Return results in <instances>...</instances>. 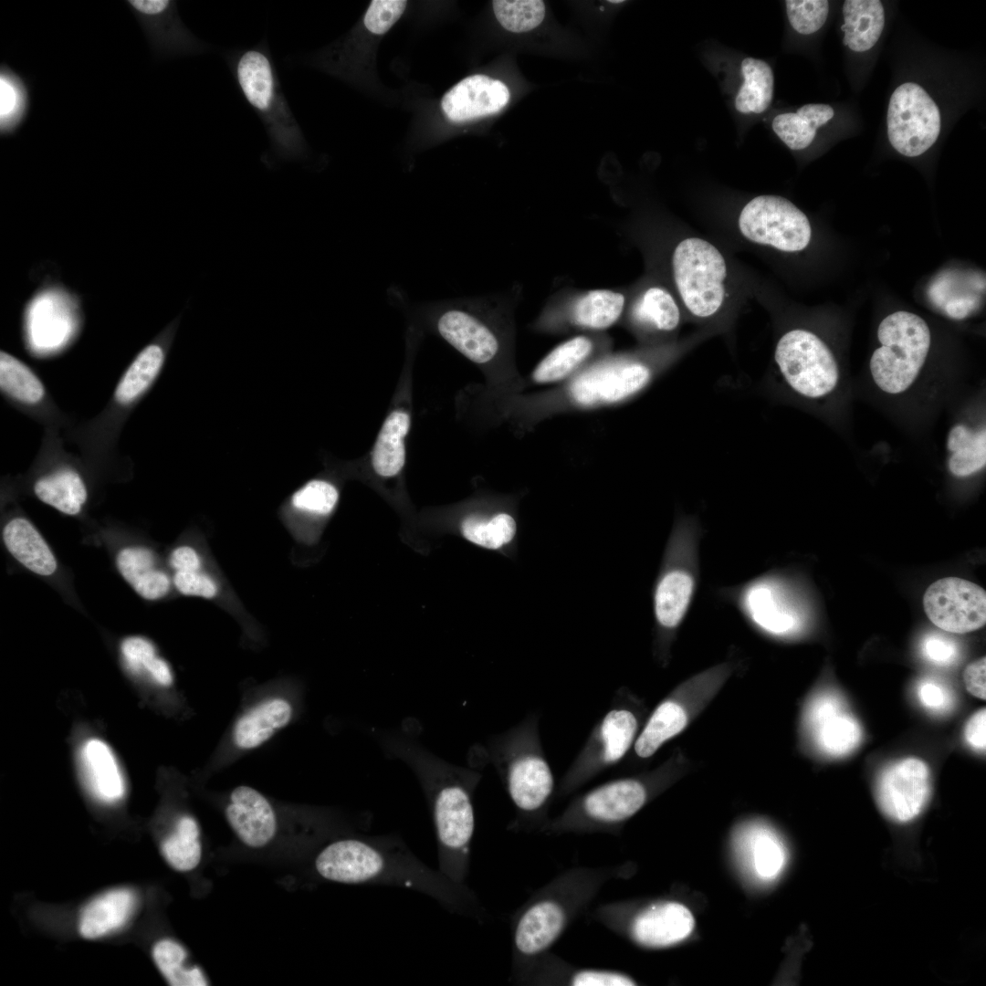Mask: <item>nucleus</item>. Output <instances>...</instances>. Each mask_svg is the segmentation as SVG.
I'll list each match as a JSON object with an SVG mask.
<instances>
[{
	"label": "nucleus",
	"mask_w": 986,
	"mask_h": 986,
	"mask_svg": "<svg viewBox=\"0 0 986 986\" xmlns=\"http://www.w3.org/2000/svg\"><path fill=\"white\" fill-rule=\"evenodd\" d=\"M116 563L125 581L142 598L159 600L169 593L171 580L167 573L155 568V556L151 550L124 548L118 553Z\"/></svg>",
	"instance_id": "29"
},
{
	"label": "nucleus",
	"mask_w": 986,
	"mask_h": 986,
	"mask_svg": "<svg viewBox=\"0 0 986 986\" xmlns=\"http://www.w3.org/2000/svg\"><path fill=\"white\" fill-rule=\"evenodd\" d=\"M984 293V276L955 269L938 275L928 289L931 303L954 320H963L978 310Z\"/></svg>",
	"instance_id": "24"
},
{
	"label": "nucleus",
	"mask_w": 986,
	"mask_h": 986,
	"mask_svg": "<svg viewBox=\"0 0 986 986\" xmlns=\"http://www.w3.org/2000/svg\"><path fill=\"white\" fill-rule=\"evenodd\" d=\"M672 270L677 292L693 317L707 320L719 313L725 300L727 267L714 245L699 237L680 241L672 255Z\"/></svg>",
	"instance_id": "9"
},
{
	"label": "nucleus",
	"mask_w": 986,
	"mask_h": 986,
	"mask_svg": "<svg viewBox=\"0 0 986 986\" xmlns=\"http://www.w3.org/2000/svg\"><path fill=\"white\" fill-rule=\"evenodd\" d=\"M593 349V341L582 335L561 342L537 364L532 380L546 384L565 379L589 357Z\"/></svg>",
	"instance_id": "37"
},
{
	"label": "nucleus",
	"mask_w": 986,
	"mask_h": 986,
	"mask_svg": "<svg viewBox=\"0 0 986 986\" xmlns=\"http://www.w3.org/2000/svg\"><path fill=\"white\" fill-rule=\"evenodd\" d=\"M292 716L293 707L288 699L266 698L239 717L233 729V741L240 750L256 749L286 727Z\"/></svg>",
	"instance_id": "25"
},
{
	"label": "nucleus",
	"mask_w": 986,
	"mask_h": 986,
	"mask_svg": "<svg viewBox=\"0 0 986 986\" xmlns=\"http://www.w3.org/2000/svg\"><path fill=\"white\" fill-rule=\"evenodd\" d=\"M653 368L638 360H622L594 366L572 383L570 394L582 407H597L625 401L645 389Z\"/></svg>",
	"instance_id": "16"
},
{
	"label": "nucleus",
	"mask_w": 986,
	"mask_h": 986,
	"mask_svg": "<svg viewBox=\"0 0 986 986\" xmlns=\"http://www.w3.org/2000/svg\"><path fill=\"white\" fill-rule=\"evenodd\" d=\"M922 652L930 662L939 666H949L958 658L957 644L941 634H929L923 639Z\"/></svg>",
	"instance_id": "55"
},
{
	"label": "nucleus",
	"mask_w": 986,
	"mask_h": 986,
	"mask_svg": "<svg viewBox=\"0 0 986 986\" xmlns=\"http://www.w3.org/2000/svg\"><path fill=\"white\" fill-rule=\"evenodd\" d=\"M411 426V414L402 405L385 417L370 454L372 470L381 477L399 475L406 461L405 439Z\"/></svg>",
	"instance_id": "27"
},
{
	"label": "nucleus",
	"mask_w": 986,
	"mask_h": 986,
	"mask_svg": "<svg viewBox=\"0 0 986 986\" xmlns=\"http://www.w3.org/2000/svg\"><path fill=\"white\" fill-rule=\"evenodd\" d=\"M637 729V717L631 709L623 707L611 708L594 727L583 749L565 773L560 792H572L619 761L630 749Z\"/></svg>",
	"instance_id": "13"
},
{
	"label": "nucleus",
	"mask_w": 986,
	"mask_h": 986,
	"mask_svg": "<svg viewBox=\"0 0 986 986\" xmlns=\"http://www.w3.org/2000/svg\"><path fill=\"white\" fill-rule=\"evenodd\" d=\"M572 986H632L635 982L629 976L621 972L582 969L572 971L565 981Z\"/></svg>",
	"instance_id": "54"
},
{
	"label": "nucleus",
	"mask_w": 986,
	"mask_h": 986,
	"mask_svg": "<svg viewBox=\"0 0 986 986\" xmlns=\"http://www.w3.org/2000/svg\"><path fill=\"white\" fill-rule=\"evenodd\" d=\"M199 837L200 829L195 819L190 815L182 816L177 821L174 831L161 844V851L166 862L180 872L195 868L202 855Z\"/></svg>",
	"instance_id": "42"
},
{
	"label": "nucleus",
	"mask_w": 986,
	"mask_h": 986,
	"mask_svg": "<svg viewBox=\"0 0 986 986\" xmlns=\"http://www.w3.org/2000/svg\"><path fill=\"white\" fill-rule=\"evenodd\" d=\"M407 5L405 0H373L363 17L365 28L375 35L386 33L401 17Z\"/></svg>",
	"instance_id": "51"
},
{
	"label": "nucleus",
	"mask_w": 986,
	"mask_h": 986,
	"mask_svg": "<svg viewBox=\"0 0 986 986\" xmlns=\"http://www.w3.org/2000/svg\"><path fill=\"white\" fill-rule=\"evenodd\" d=\"M491 760L516 808L511 829H520L540 815L553 789L551 770L540 747L532 723L524 722L497 736L489 745Z\"/></svg>",
	"instance_id": "5"
},
{
	"label": "nucleus",
	"mask_w": 986,
	"mask_h": 986,
	"mask_svg": "<svg viewBox=\"0 0 986 986\" xmlns=\"http://www.w3.org/2000/svg\"><path fill=\"white\" fill-rule=\"evenodd\" d=\"M78 764L83 783L89 794L103 804H114L123 799L126 781L111 748L101 739L89 738L78 751Z\"/></svg>",
	"instance_id": "21"
},
{
	"label": "nucleus",
	"mask_w": 986,
	"mask_h": 986,
	"mask_svg": "<svg viewBox=\"0 0 986 986\" xmlns=\"http://www.w3.org/2000/svg\"><path fill=\"white\" fill-rule=\"evenodd\" d=\"M26 79L5 63L0 67V134L13 135L25 121L30 105Z\"/></svg>",
	"instance_id": "39"
},
{
	"label": "nucleus",
	"mask_w": 986,
	"mask_h": 986,
	"mask_svg": "<svg viewBox=\"0 0 986 986\" xmlns=\"http://www.w3.org/2000/svg\"><path fill=\"white\" fill-rule=\"evenodd\" d=\"M384 753L405 763L416 776L435 832L438 870L466 885L475 830L473 794L481 774L449 763L400 730L376 734Z\"/></svg>",
	"instance_id": "2"
},
{
	"label": "nucleus",
	"mask_w": 986,
	"mask_h": 986,
	"mask_svg": "<svg viewBox=\"0 0 986 986\" xmlns=\"http://www.w3.org/2000/svg\"><path fill=\"white\" fill-rule=\"evenodd\" d=\"M624 296L609 289H594L582 296L572 308L575 324L592 330L609 328L620 318Z\"/></svg>",
	"instance_id": "41"
},
{
	"label": "nucleus",
	"mask_w": 986,
	"mask_h": 986,
	"mask_svg": "<svg viewBox=\"0 0 986 986\" xmlns=\"http://www.w3.org/2000/svg\"><path fill=\"white\" fill-rule=\"evenodd\" d=\"M834 109L826 104H805L796 112L781 113L772 120L775 134L790 149L797 151L807 148L813 141L816 131L834 117Z\"/></svg>",
	"instance_id": "31"
},
{
	"label": "nucleus",
	"mask_w": 986,
	"mask_h": 986,
	"mask_svg": "<svg viewBox=\"0 0 986 986\" xmlns=\"http://www.w3.org/2000/svg\"><path fill=\"white\" fill-rule=\"evenodd\" d=\"M475 302L444 299L414 306L418 320L467 359L478 365L493 363L502 349L495 328Z\"/></svg>",
	"instance_id": "10"
},
{
	"label": "nucleus",
	"mask_w": 986,
	"mask_h": 986,
	"mask_svg": "<svg viewBox=\"0 0 986 986\" xmlns=\"http://www.w3.org/2000/svg\"><path fill=\"white\" fill-rule=\"evenodd\" d=\"M127 668L133 674L145 675L161 687H170L173 676L169 664L157 655L154 645L141 636H131L121 645Z\"/></svg>",
	"instance_id": "46"
},
{
	"label": "nucleus",
	"mask_w": 986,
	"mask_h": 986,
	"mask_svg": "<svg viewBox=\"0 0 986 986\" xmlns=\"http://www.w3.org/2000/svg\"><path fill=\"white\" fill-rule=\"evenodd\" d=\"M985 676L986 659L984 656L968 665L963 672L967 690L981 699L986 698Z\"/></svg>",
	"instance_id": "56"
},
{
	"label": "nucleus",
	"mask_w": 986,
	"mask_h": 986,
	"mask_svg": "<svg viewBox=\"0 0 986 986\" xmlns=\"http://www.w3.org/2000/svg\"><path fill=\"white\" fill-rule=\"evenodd\" d=\"M807 725L818 747L826 754L844 756L861 740L856 719L846 709L841 697L826 692L817 696L807 710Z\"/></svg>",
	"instance_id": "19"
},
{
	"label": "nucleus",
	"mask_w": 986,
	"mask_h": 986,
	"mask_svg": "<svg viewBox=\"0 0 986 986\" xmlns=\"http://www.w3.org/2000/svg\"><path fill=\"white\" fill-rule=\"evenodd\" d=\"M687 722L684 708L672 699L660 703L654 710L635 742V752L641 759L653 756L668 740L680 733Z\"/></svg>",
	"instance_id": "34"
},
{
	"label": "nucleus",
	"mask_w": 986,
	"mask_h": 986,
	"mask_svg": "<svg viewBox=\"0 0 986 986\" xmlns=\"http://www.w3.org/2000/svg\"><path fill=\"white\" fill-rule=\"evenodd\" d=\"M314 867L325 880L404 887L432 897L450 913L484 918L483 907L467 885L430 868L393 834L337 839L321 849Z\"/></svg>",
	"instance_id": "1"
},
{
	"label": "nucleus",
	"mask_w": 986,
	"mask_h": 986,
	"mask_svg": "<svg viewBox=\"0 0 986 986\" xmlns=\"http://www.w3.org/2000/svg\"><path fill=\"white\" fill-rule=\"evenodd\" d=\"M701 529L693 517L677 521L655 583L653 609L664 632L676 630L694 600L699 578L698 543Z\"/></svg>",
	"instance_id": "6"
},
{
	"label": "nucleus",
	"mask_w": 986,
	"mask_h": 986,
	"mask_svg": "<svg viewBox=\"0 0 986 986\" xmlns=\"http://www.w3.org/2000/svg\"><path fill=\"white\" fill-rule=\"evenodd\" d=\"M3 539L11 555L31 572L49 576L57 570L56 558L40 533L24 518L11 519Z\"/></svg>",
	"instance_id": "28"
},
{
	"label": "nucleus",
	"mask_w": 986,
	"mask_h": 986,
	"mask_svg": "<svg viewBox=\"0 0 986 986\" xmlns=\"http://www.w3.org/2000/svg\"><path fill=\"white\" fill-rule=\"evenodd\" d=\"M877 338L881 346L870 359V372L875 383L885 393L905 392L918 375L930 347V330L917 314L897 311L879 324Z\"/></svg>",
	"instance_id": "7"
},
{
	"label": "nucleus",
	"mask_w": 986,
	"mask_h": 986,
	"mask_svg": "<svg viewBox=\"0 0 986 986\" xmlns=\"http://www.w3.org/2000/svg\"><path fill=\"white\" fill-rule=\"evenodd\" d=\"M0 386L15 399L28 404L39 403L45 388L34 372L5 351L0 353Z\"/></svg>",
	"instance_id": "47"
},
{
	"label": "nucleus",
	"mask_w": 986,
	"mask_h": 986,
	"mask_svg": "<svg viewBox=\"0 0 986 986\" xmlns=\"http://www.w3.org/2000/svg\"><path fill=\"white\" fill-rule=\"evenodd\" d=\"M227 64L236 86L263 122L276 157L299 160L305 139L281 89L266 41L231 51Z\"/></svg>",
	"instance_id": "4"
},
{
	"label": "nucleus",
	"mask_w": 986,
	"mask_h": 986,
	"mask_svg": "<svg viewBox=\"0 0 986 986\" xmlns=\"http://www.w3.org/2000/svg\"><path fill=\"white\" fill-rule=\"evenodd\" d=\"M125 3L140 22L156 54L163 57L184 56L199 54L207 48L183 24L176 2L129 0Z\"/></svg>",
	"instance_id": "18"
},
{
	"label": "nucleus",
	"mask_w": 986,
	"mask_h": 986,
	"mask_svg": "<svg viewBox=\"0 0 986 986\" xmlns=\"http://www.w3.org/2000/svg\"><path fill=\"white\" fill-rule=\"evenodd\" d=\"M739 228L748 240L784 252H797L810 243V222L790 200L772 194L751 199L741 210Z\"/></svg>",
	"instance_id": "12"
},
{
	"label": "nucleus",
	"mask_w": 986,
	"mask_h": 986,
	"mask_svg": "<svg viewBox=\"0 0 986 986\" xmlns=\"http://www.w3.org/2000/svg\"><path fill=\"white\" fill-rule=\"evenodd\" d=\"M340 490L330 480L314 477L299 487L288 498L284 511L297 519H318L329 517L336 509Z\"/></svg>",
	"instance_id": "33"
},
{
	"label": "nucleus",
	"mask_w": 986,
	"mask_h": 986,
	"mask_svg": "<svg viewBox=\"0 0 986 986\" xmlns=\"http://www.w3.org/2000/svg\"><path fill=\"white\" fill-rule=\"evenodd\" d=\"M843 14L844 44L855 52L872 48L885 26L882 3L878 0H846Z\"/></svg>",
	"instance_id": "30"
},
{
	"label": "nucleus",
	"mask_w": 986,
	"mask_h": 986,
	"mask_svg": "<svg viewBox=\"0 0 986 986\" xmlns=\"http://www.w3.org/2000/svg\"><path fill=\"white\" fill-rule=\"evenodd\" d=\"M743 82L735 97V108L742 114L765 111L773 97L774 75L764 60L751 57L741 61Z\"/></svg>",
	"instance_id": "32"
},
{
	"label": "nucleus",
	"mask_w": 986,
	"mask_h": 986,
	"mask_svg": "<svg viewBox=\"0 0 986 986\" xmlns=\"http://www.w3.org/2000/svg\"><path fill=\"white\" fill-rule=\"evenodd\" d=\"M774 361L782 380L797 394L811 400L831 393L839 372L834 356L815 333L804 329L785 332L778 341Z\"/></svg>",
	"instance_id": "11"
},
{
	"label": "nucleus",
	"mask_w": 986,
	"mask_h": 986,
	"mask_svg": "<svg viewBox=\"0 0 986 986\" xmlns=\"http://www.w3.org/2000/svg\"><path fill=\"white\" fill-rule=\"evenodd\" d=\"M923 607L931 623L949 633L972 632L986 623L985 590L959 577L931 583L923 595Z\"/></svg>",
	"instance_id": "15"
},
{
	"label": "nucleus",
	"mask_w": 986,
	"mask_h": 986,
	"mask_svg": "<svg viewBox=\"0 0 986 986\" xmlns=\"http://www.w3.org/2000/svg\"><path fill=\"white\" fill-rule=\"evenodd\" d=\"M917 696L920 703L934 713H946L954 704V695L946 684L925 678L917 687Z\"/></svg>",
	"instance_id": "53"
},
{
	"label": "nucleus",
	"mask_w": 986,
	"mask_h": 986,
	"mask_svg": "<svg viewBox=\"0 0 986 986\" xmlns=\"http://www.w3.org/2000/svg\"><path fill=\"white\" fill-rule=\"evenodd\" d=\"M633 317L639 324L664 332L675 330L680 322L676 300L660 287H651L642 294L634 306Z\"/></svg>",
	"instance_id": "45"
},
{
	"label": "nucleus",
	"mask_w": 986,
	"mask_h": 986,
	"mask_svg": "<svg viewBox=\"0 0 986 986\" xmlns=\"http://www.w3.org/2000/svg\"><path fill=\"white\" fill-rule=\"evenodd\" d=\"M947 448L951 452L948 465L956 477H964L982 469L986 464V430L973 431L957 425L949 433Z\"/></svg>",
	"instance_id": "38"
},
{
	"label": "nucleus",
	"mask_w": 986,
	"mask_h": 986,
	"mask_svg": "<svg viewBox=\"0 0 986 986\" xmlns=\"http://www.w3.org/2000/svg\"><path fill=\"white\" fill-rule=\"evenodd\" d=\"M757 630L774 637L799 634L806 624V604L782 576L767 572L721 592Z\"/></svg>",
	"instance_id": "8"
},
{
	"label": "nucleus",
	"mask_w": 986,
	"mask_h": 986,
	"mask_svg": "<svg viewBox=\"0 0 986 986\" xmlns=\"http://www.w3.org/2000/svg\"><path fill=\"white\" fill-rule=\"evenodd\" d=\"M55 295L46 294L38 298L32 305L30 312L31 334L35 341L43 345H53L61 339L67 325V315Z\"/></svg>",
	"instance_id": "48"
},
{
	"label": "nucleus",
	"mask_w": 986,
	"mask_h": 986,
	"mask_svg": "<svg viewBox=\"0 0 986 986\" xmlns=\"http://www.w3.org/2000/svg\"><path fill=\"white\" fill-rule=\"evenodd\" d=\"M226 816L238 838L249 847L266 845L276 834L277 819L270 802L249 786L241 785L233 790Z\"/></svg>",
	"instance_id": "23"
},
{
	"label": "nucleus",
	"mask_w": 986,
	"mask_h": 986,
	"mask_svg": "<svg viewBox=\"0 0 986 986\" xmlns=\"http://www.w3.org/2000/svg\"><path fill=\"white\" fill-rule=\"evenodd\" d=\"M164 360L163 346L152 343L145 347L120 380L114 393L116 401L127 404L140 396L155 380Z\"/></svg>",
	"instance_id": "40"
},
{
	"label": "nucleus",
	"mask_w": 986,
	"mask_h": 986,
	"mask_svg": "<svg viewBox=\"0 0 986 986\" xmlns=\"http://www.w3.org/2000/svg\"><path fill=\"white\" fill-rule=\"evenodd\" d=\"M986 711L982 708L976 712L968 721L965 728V739L969 745L980 751L985 750Z\"/></svg>",
	"instance_id": "58"
},
{
	"label": "nucleus",
	"mask_w": 986,
	"mask_h": 986,
	"mask_svg": "<svg viewBox=\"0 0 986 986\" xmlns=\"http://www.w3.org/2000/svg\"><path fill=\"white\" fill-rule=\"evenodd\" d=\"M137 904L135 893L128 888L105 892L89 902L79 919V931L87 939L102 938L123 927Z\"/></svg>",
	"instance_id": "26"
},
{
	"label": "nucleus",
	"mask_w": 986,
	"mask_h": 986,
	"mask_svg": "<svg viewBox=\"0 0 986 986\" xmlns=\"http://www.w3.org/2000/svg\"><path fill=\"white\" fill-rule=\"evenodd\" d=\"M34 491L41 501L67 515L78 514L88 496L82 478L69 468L39 478Z\"/></svg>",
	"instance_id": "35"
},
{
	"label": "nucleus",
	"mask_w": 986,
	"mask_h": 986,
	"mask_svg": "<svg viewBox=\"0 0 986 986\" xmlns=\"http://www.w3.org/2000/svg\"><path fill=\"white\" fill-rule=\"evenodd\" d=\"M929 769L917 758L889 764L879 774L876 798L880 810L890 820L907 823L915 819L929 800Z\"/></svg>",
	"instance_id": "17"
},
{
	"label": "nucleus",
	"mask_w": 986,
	"mask_h": 986,
	"mask_svg": "<svg viewBox=\"0 0 986 986\" xmlns=\"http://www.w3.org/2000/svg\"><path fill=\"white\" fill-rule=\"evenodd\" d=\"M887 135L899 153L916 157L937 141L940 131L939 110L918 84L907 82L891 95L887 110Z\"/></svg>",
	"instance_id": "14"
},
{
	"label": "nucleus",
	"mask_w": 986,
	"mask_h": 986,
	"mask_svg": "<svg viewBox=\"0 0 986 986\" xmlns=\"http://www.w3.org/2000/svg\"><path fill=\"white\" fill-rule=\"evenodd\" d=\"M608 880V869H575L543 888L513 918V977L561 936L578 912Z\"/></svg>",
	"instance_id": "3"
},
{
	"label": "nucleus",
	"mask_w": 986,
	"mask_h": 986,
	"mask_svg": "<svg viewBox=\"0 0 986 986\" xmlns=\"http://www.w3.org/2000/svg\"><path fill=\"white\" fill-rule=\"evenodd\" d=\"M785 5L792 27L802 35L818 31L829 13V3L825 0H787Z\"/></svg>",
	"instance_id": "50"
},
{
	"label": "nucleus",
	"mask_w": 986,
	"mask_h": 986,
	"mask_svg": "<svg viewBox=\"0 0 986 986\" xmlns=\"http://www.w3.org/2000/svg\"><path fill=\"white\" fill-rule=\"evenodd\" d=\"M492 5L499 24L514 33L537 27L545 16V4L540 0H495Z\"/></svg>",
	"instance_id": "49"
},
{
	"label": "nucleus",
	"mask_w": 986,
	"mask_h": 986,
	"mask_svg": "<svg viewBox=\"0 0 986 986\" xmlns=\"http://www.w3.org/2000/svg\"><path fill=\"white\" fill-rule=\"evenodd\" d=\"M695 920L690 910L673 901L653 903L635 915L629 925L632 939L647 948H665L687 939Z\"/></svg>",
	"instance_id": "20"
},
{
	"label": "nucleus",
	"mask_w": 986,
	"mask_h": 986,
	"mask_svg": "<svg viewBox=\"0 0 986 986\" xmlns=\"http://www.w3.org/2000/svg\"><path fill=\"white\" fill-rule=\"evenodd\" d=\"M460 528L466 540L488 550H498L508 545L517 532L515 519L506 512L490 516L470 514L462 520Z\"/></svg>",
	"instance_id": "43"
},
{
	"label": "nucleus",
	"mask_w": 986,
	"mask_h": 986,
	"mask_svg": "<svg viewBox=\"0 0 986 986\" xmlns=\"http://www.w3.org/2000/svg\"><path fill=\"white\" fill-rule=\"evenodd\" d=\"M509 97L508 87L500 80L473 75L449 89L441 100V107L450 121H464L499 111Z\"/></svg>",
	"instance_id": "22"
},
{
	"label": "nucleus",
	"mask_w": 986,
	"mask_h": 986,
	"mask_svg": "<svg viewBox=\"0 0 986 986\" xmlns=\"http://www.w3.org/2000/svg\"><path fill=\"white\" fill-rule=\"evenodd\" d=\"M173 582L183 595L213 599L219 593V585L210 574L199 571L174 572Z\"/></svg>",
	"instance_id": "52"
},
{
	"label": "nucleus",
	"mask_w": 986,
	"mask_h": 986,
	"mask_svg": "<svg viewBox=\"0 0 986 986\" xmlns=\"http://www.w3.org/2000/svg\"><path fill=\"white\" fill-rule=\"evenodd\" d=\"M747 856L755 875L763 881L774 880L787 862V850L781 838L765 826H753L745 834Z\"/></svg>",
	"instance_id": "36"
},
{
	"label": "nucleus",
	"mask_w": 986,
	"mask_h": 986,
	"mask_svg": "<svg viewBox=\"0 0 986 986\" xmlns=\"http://www.w3.org/2000/svg\"><path fill=\"white\" fill-rule=\"evenodd\" d=\"M174 572H189L202 570V560L199 553L191 546L182 545L175 548L169 560Z\"/></svg>",
	"instance_id": "57"
},
{
	"label": "nucleus",
	"mask_w": 986,
	"mask_h": 986,
	"mask_svg": "<svg viewBox=\"0 0 986 986\" xmlns=\"http://www.w3.org/2000/svg\"><path fill=\"white\" fill-rule=\"evenodd\" d=\"M609 2L610 3H622L623 1L622 0H617V1L613 0V1H609Z\"/></svg>",
	"instance_id": "59"
},
{
	"label": "nucleus",
	"mask_w": 986,
	"mask_h": 986,
	"mask_svg": "<svg viewBox=\"0 0 986 986\" xmlns=\"http://www.w3.org/2000/svg\"><path fill=\"white\" fill-rule=\"evenodd\" d=\"M152 958L170 985H208V981L199 967L186 964L187 952L175 940L163 939L157 941L152 948Z\"/></svg>",
	"instance_id": "44"
}]
</instances>
